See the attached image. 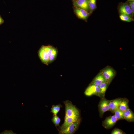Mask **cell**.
<instances>
[{"label": "cell", "instance_id": "cell-11", "mask_svg": "<svg viewBox=\"0 0 134 134\" xmlns=\"http://www.w3.org/2000/svg\"><path fill=\"white\" fill-rule=\"evenodd\" d=\"M122 99L119 98L110 100L109 103L110 111L112 113H114L115 110L118 108L120 103Z\"/></svg>", "mask_w": 134, "mask_h": 134}, {"label": "cell", "instance_id": "cell-21", "mask_svg": "<svg viewBox=\"0 0 134 134\" xmlns=\"http://www.w3.org/2000/svg\"><path fill=\"white\" fill-rule=\"evenodd\" d=\"M52 121L55 126L57 127V126H59V124L61 122V119L57 115H54L52 119Z\"/></svg>", "mask_w": 134, "mask_h": 134}, {"label": "cell", "instance_id": "cell-27", "mask_svg": "<svg viewBox=\"0 0 134 134\" xmlns=\"http://www.w3.org/2000/svg\"><path fill=\"white\" fill-rule=\"evenodd\" d=\"M134 0H128V1H134Z\"/></svg>", "mask_w": 134, "mask_h": 134}, {"label": "cell", "instance_id": "cell-9", "mask_svg": "<svg viewBox=\"0 0 134 134\" xmlns=\"http://www.w3.org/2000/svg\"><path fill=\"white\" fill-rule=\"evenodd\" d=\"M73 3L77 7L84 9L87 11L89 8L88 0H75Z\"/></svg>", "mask_w": 134, "mask_h": 134}, {"label": "cell", "instance_id": "cell-12", "mask_svg": "<svg viewBox=\"0 0 134 134\" xmlns=\"http://www.w3.org/2000/svg\"><path fill=\"white\" fill-rule=\"evenodd\" d=\"M74 11L77 16L80 18L85 19L89 15L87 11L85 10L77 7L74 9Z\"/></svg>", "mask_w": 134, "mask_h": 134}, {"label": "cell", "instance_id": "cell-8", "mask_svg": "<svg viewBox=\"0 0 134 134\" xmlns=\"http://www.w3.org/2000/svg\"><path fill=\"white\" fill-rule=\"evenodd\" d=\"M64 119V122L60 127L59 131L64 130L73 122L80 121V116L65 117Z\"/></svg>", "mask_w": 134, "mask_h": 134}, {"label": "cell", "instance_id": "cell-15", "mask_svg": "<svg viewBox=\"0 0 134 134\" xmlns=\"http://www.w3.org/2000/svg\"><path fill=\"white\" fill-rule=\"evenodd\" d=\"M104 81H105V80L104 77L99 73L95 77L91 83L96 84L99 86Z\"/></svg>", "mask_w": 134, "mask_h": 134}, {"label": "cell", "instance_id": "cell-16", "mask_svg": "<svg viewBox=\"0 0 134 134\" xmlns=\"http://www.w3.org/2000/svg\"><path fill=\"white\" fill-rule=\"evenodd\" d=\"M109 84L106 81L104 82L99 86L100 90V94L101 96H103L104 95L106 91L107 87Z\"/></svg>", "mask_w": 134, "mask_h": 134}, {"label": "cell", "instance_id": "cell-22", "mask_svg": "<svg viewBox=\"0 0 134 134\" xmlns=\"http://www.w3.org/2000/svg\"><path fill=\"white\" fill-rule=\"evenodd\" d=\"M89 8L91 10H94L96 7V0H88Z\"/></svg>", "mask_w": 134, "mask_h": 134}, {"label": "cell", "instance_id": "cell-17", "mask_svg": "<svg viewBox=\"0 0 134 134\" xmlns=\"http://www.w3.org/2000/svg\"><path fill=\"white\" fill-rule=\"evenodd\" d=\"M114 115L117 120L124 119V111L120 110L118 108L114 112Z\"/></svg>", "mask_w": 134, "mask_h": 134}, {"label": "cell", "instance_id": "cell-19", "mask_svg": "<svg viewBox=\"0 0 134 134\" xmlns=\"http://www.w3.org/2000/svg\"><path fill=\"white\" fill-rule=\"evenodd\" d=\"M62 107V106L60 104L56 105H53L51 109V112L54 115H57Z\"/></svg>", "mask_w": 134, "mask_h": 134}, {"label": "cell", "instance_id": "cell-18", "mask_svg": "<svg viewBox=\"0 0 134 134\" xmlns=\"http://www.w3.org/2000/svg\"><path fill=\"white\" fill-rule=\"evenodd\" d=\"M57 53L58 51L57 49L54 48L50 57L48 64L52 63L55 60L57 56Z\"/></svg>", "mask_w": 134, "mask_h": 134}, {"label": "cell", "instance_id": "cell-20", "mask_svg": "<svg viewBox=\"0 0 134 134\" xmlns=\"http://www.w3.org/2000/svg\"><path fill=\"white\" fill-rule=\"evenodd\" d=\"M120 18L121 20L127 22H131L134 21L133 19L131 17L126 15L121 14L120 16Z\"/></svg>", "mask_w": 134, "mask_h": 134}, {"label": "cell", "instance_id": "cell-6", "mask_svg": "<svg viewBox=\"0 0 134 134\" xmlns=\"http://www.w3.org/2000/svg\"><path fill=\"white\" fill-rule=\"evenodd\" d=\"M110 101L103 97L100 100L98 107L100 115L101 116L103 115L105 112L110 110L109 106Z\"/></svg>", "mask_w": 134, "mask_h": 134}, {"label": "cell", "instance_id": "cell-4", "mask_svg": "<svg viewBox=\"0 0 134 134\" xmlns=\"http://www.w3.org/2000/svg\"><path fill=\"white\" fill-rule=\"evenodd\" d=\"M84 94L86 96H88L93 95H95L99 97L101 96L99 85L91 83L86 89Z\"/></svg>", "mask_w": 134, "mask_h": 134}, {"label": "cell", "instance_id": "cell-13", "mask_svg": "<svg viewBox=\"0 0 134 134\" xmlns=\"http://www.w3.org/2000/svg\"><path fill=\"white\" fill-rule=\"evenodd\" d=\"M124 118L127 121L129 122H133L134 120V113L129 109L124 111Z\"/></svg>", "mask_w": 134, "mask_h": 134}, {"label": "cell", "instance_id": "cell-26", "mask_svg": "<svg viewBox=\"0 0 134 134\" xmlns=\"http://www.w3.org/2000/svg\"><path fill=\"white\" fill-rule=\"evenodd\" d=\"M5 132L4 133H6V134H15L12 131H5Z\"/></svg>", "mask_w": 134, "mask_h": 134}, {"label": "cell", "instance_id": "cell-14", "mask_svg": "<svg viewBox=\"0 0 134 134\" xmlns=\"http://www.w3.org/2000/svg\"><path fill=\"white\" fill-rule=\"evenodd\" d=\"M128 102L129 100L127 99L126 98L123 99L120 103L118 108L123 111L129 109Z\"/></svg>", "mask_w": 134, "mask_h": 134}, {"label": "cell", "instance_id": "cell-10", "mask_svg": "<svg viewBox=\"0 0 134 134\" xmlns=\"http://www.w3.org/2000/svg\"><path fill=\"white\" fill-rule=\"evenodd\" d=\"M119 11L122 14L131 17L132 14L130 6L127 3H123L120 7Z\"/></svg>", "mask_w": 134, "mask_h": 134}, {"label": "cell", "instance_id": "cell-1", "mask_svg": "<svg viewBox=\"0 0 134 134\" xmlns=\"http://www.w3.org/2000/svg\"><path fill=\"white\" fill-rule=\"evenodd\" d=\"M54 48L51 46L43 45L40 49L38 55L43 63L47 65H48L49 58Z\"/></svg>", "mask_w": 134, "mask_h": 134}, {"label": "cell", "instance_id": "cell-24", "mask_svg": "<svg viewBox=\"0 0 134 134\" xmlns=\"http://www.w3.org/2000/svg\"><path fill=\"white\" fill-rule=\"evenodd\" d=\"M130 6L131 8L132 14L134 12V1L130 2Z\"/></svg>", "mask_w": 134, "mask_h": 134}, {"label": "cell", "instance_id": "cell-3", "mask_svg": "<svg viewBox=\"0 0 134 134\" xmlns=\"http://www.w3.org/2000/svg\"><path fill=\"white\" fill-rule=\"evenodd\" d=\"M104 77L105 81L109 84L115 75V71L111 67H106L103 69L100 73Z\"/></svg>", "mask_w": 134, "mask_h": 134}, {"label": "cell", "instance_id": "cell-25", "mask_svg": "<svg viewBox=\"0 0 134 134\" xmlns=\"http://www.w3.org/2000/svg\"><path fill=\"white\" fill-rule=\"evenodd\" d=\"M4 22V21L2 18L0 14V25L2 24Z\"/></svg>", "mask_w": 134, "mask_h": 134}, {"label": "cell", "instance_id": "cell-5", "mask_svg": "<svg viewBox=\"0 0 134 134\" xmlns=\"http://www.w3.org/2000/svg\"><path fill=\"white\" fill-rule=\"evenodd\" d=\"M80 121L72 123L64 130L59 131L60 134H73L77 130L79 125Z\"/></svg>", "mask_w": 134, "mask_h": 134}, {"label": "cell", "instance_id": "cell-7", "mask_svg": "<svg viewBox=\"0 0 134 134\" xmlns=\"http://www.w3.org/2000/svg\"><path fill=\"white\" fill-rule=\"evenodd\" d=\"M118 121L115 115L107 117L103 121V126L105 128L109 129L113 127Z\"/></svg>", "mask_w": 134, "mask_h": 134}, {"label": "cell", "instance_id": "cell-2", "mask_svg": "<svg viewBox=\"0 0 134 134\" xmlns=\"http://www.w3.org/2000/svg\"><path fill=\"white\" fill-rule=\"evenodd\" d=\"M65 105V117L80 116L79 111L71 101L66 100L64 102Z\"/></svg>", "mask_w": 134, "mask_h": 134}, {"label": "cell", "instance_id": "cell-23", "mask_svg": "<svg viewBox=\"0 0 134 134\" xmlns=\"http://www.w3.org/2000/svg\"><path fill=\"white\" fill-rule=\"evenodd\" d=\"M121 130L118 128H115L112 131L111 134H125Z\"/></svg>", "mask_w": 134, "mask_h": 134}]
</instances>
